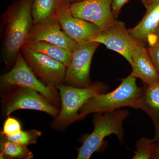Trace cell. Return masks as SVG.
Listing matches in <instances>:
<instances>
[{
    "instance_id": "277c9868",
    "label": "cell",
    "mask_w": 159,
    "mask_h": 159,
    "mask_svg": "<svg viewBox=\"0 0 159 159\" xmlns=\"http://www.w3.org/2000/svg\"><path fill=\"white\" fill-rule=\"evenodd\" d=\"M106 88L101 83L93 84L85 88L60 84L57 89L59 91L61 107L56 118V123L64 125L79 120L78 112L83 106L95 95L104 93Z\"/></svg>"
},
{
    "instance_id": "2e32d148",
    "label": "cell",
    "mask_w": 159,
    "mask_h": 159,
    "mask_svg": "<svg viewBox=\"0 0 159 159\" xmlns=\"http://www.w3.org/2000/svg\"><path fill=\"white\" fill-rule=\"evenodd\" d=\"M24 45L60 61L66 68L70 65L73 55V52L71 51L54 44L43 41L26 43Z\"/></svg>"
},
{
    "instance_id": "7402d4cb",
    "label": "cell",
    "mask_w": 159,
    "mask_h": 159,
    "mask_svg": "<svg viewBox=\"0 0 159 159\" xmlns=\"http://www.w3.org/2000/svg\"><path fill=\"white\" fill-rule=\"evenodd\" d=\"M147 49L152 62L159 74V42L149 44V47Z\"/></svg>"
},
{
    "instance_id": "ffe728a7",
    "label": "cell",
    "mask_w": 159,
    "mask_h": 159,
    "mask_svg": "<svg viewBox=\"0 0 159 159\" xmlns=\"http://www.w3.org/2000/svg\"><path fill=\"white\" fill-rule=\"evenodd\" d=\"M41 132L36 129L23 131L18 134L10 137H6L9 141L27 146L36 144L38 139L41 136Z\"/></svg>"
},
{
    "instance_id": "5b68a950",
    "label": "cell",
    "mask_w": 159,
    "mask_h": 159,
    "mask_svg": "<svg viewBox=\"0 0 159 159\" xmlns=\"http://www.w3.org/2000/svg\"><path fill=\"white\" fill-rule=\"evenodd\" d=\"M1 84L4 87L29 88L42 94L54 104H57L59 102L56 89L45 85L39 80L20 53L18 54L12 70L1 76Z\"/></svg>"
},
{
    "instance_id": "d4e9b609",
    "label": "cell",
    "mask_w": 159,
    "mask_h": 159,
    "mask_svg": "<svg viewBox=\"0 0 159 159\" xmlns=\"http://www.w3.org/2000/svg\"><path fill=\"white\" fill-rule=\"evenodd\" d=\"M152 159H159V144L156 145L155 149Z\"/></svg>"
},
{
    "instance_id": "4fadbf2b",
    "label": "cell",
    "mask_w": 159,
    "mask_h": 159,
    "mask_svg": "<svg viewBox=\"0 0 159 159\" xmlns=\"http://www.w3.org/2000/svg\"><path fill=\"white\" fill-rule=\"evenodd\" d=\"M132 72L130 74L139 78L143 84H149L159 82V74L148 52L144 45L139 43L134 49L131 54Z\"/></svg>"
},
{
    "instance_id": "9c48e42d",
    "label": "cell",
    "mask_w": 159,
    "mask_h": 159,
    "mask_svg": "<svg viewBox=\"0 0 159 159\" xmlns=\"http://www.w3.org/2000/svg\"><path fill=\"white\" fill-rule=\"evenodd\" d=\"M51 103L37 91L29 88L17 86L16 89L7 99L4 112L8 116L18 110H33L44 112L57 118L60 111Z\"/></svg>"
},
{
    "instance_id": "ac0fdd59",
    "label": "cell",
    "mask_w": 159,
    "mask_h": 159,
    "mask_svg": "<svg viewBox=\"0 0 159 159\" xmlns=\"http://www.w3.org/2000/svg\"><path fill=\"white\" fill-rule=\"evenodd\" d=\"M1 159H31L34 157L27 146L11 142L2 135Z\"/></svg>"
},
{
    "instance_id": "484cf974",
    "label": "cell",
    "mask_w": 159,
    "mask_h": 159,
    "mask_svg": "<svg viewBox=\"0 0 159 159\" xmlns=\"http://www.w3.org/2000/svg\"><path fill=\"white\" fill-rule=\"evenodd\" d=\"M155 1H156V0H141V2H142V4L144 5V6H145L148 5V4H150L152 2H154Z\"/></svg>"
},
{
    "instance_id": "603a6c76",
    "label": "cell",
    "mask_w": 159,
    "mask_h": 159,
    "mask_svg": "<svg viewBox=\"0 0 159 159\" xmlns=\"http://www.w3.org/2000/svg\"><path fill=\"white\" fill-rule=\"evenodd\" d=\"M129 0H112L111 10L114 17L116 18L123 6Z\"/></svg>"
},
{
    "instance_id": "44dd1931",
    "label": "cell",
    "mask_w": 159,
    "mask_h": 159,
    "mask_svg": "<svg viewBox=\"0 0 159 159\" xmlns=\"http://www.w3.org/2000/svg\"><path fill=\"white\" fill-rule=\"evenodd\" d=\"M21 129V125L18 120L13 117L8 116L3 125L2 134L5 136L10 137L20 133Z\"/></svg>"
},
{
    "instance_id": "ba28073f",
    "label": "cell",
    "mask_w": 159,
    "mask_h": 159,
    "mask_svg": "<svg viewBox=\"0 0 159 159\" xmlns=\"http://www.w3.org/2000/svg\"><path fill=\"white\" fill-rule=\"evenodd\" d=\"M90 41L102 44L119 53L131 65L132 52L139 43L126 29L125 23L116 20L106 29L100 30Z\"/></svg>"
},
{
    "instance_id": "e0dca14e",
    "label": "cell",
    "mask_w": 159,
    "mask_h": 159,
    "mask_svg": "<svg viewBox=\"0 0 159 159\" xmlns=\"http://www.w3.org/2000/svg\"><path fill=\"white\" fill-rule=\"evenodd\" d=\"M63 0H33V25L57 19V12Z\"/></svg>"
},
{
    "instance_id": "8fae6325",
    "label": "cell",
    "mask_w": 159,
    "mask_h": 159,
    "mask_svg": "<svg viewBox=\"0 0 159 159\" xmlns=\"http://www.w3.org/2000/svg\"><path fill=\"white\" fill-rule=\"evenodd\" d=\"M57 18L66 34L77 43L90 41L100 30L93 23L74 16L70 4L65 0L60 6Z\"/></svg>"
},
{
    "instance_id": "9a60e30c",
    "label": "cell",
    "mask_w": 159,
    "mask_h": 159,
    "mask_svg": "<svg viewBox=\"0 0 159 159\" xmlns=\"http://www.w3.org/2000/svg\"><path fill=\"white\" fill-rule=\"evenodd\" d=\"M138 109L144 111L153 121L156 134L154 141L159 139V82L144 84Z\"/></svg>"
},
{
    "instance_id": "6da1fadb",
    "label": "cell",
    "mask_w": 159,
    "mask_h": 159,
    "mask_svg": "<svg viewBox=\"0 0 159 159\" xmlns=\"http://www.w3.org/2000/svg\"><path fill=\"white\" fill-rule=\"evenodd\" d=\"M33 0H17L9 6L1 17L4 28L2 54L9 63L16 59L33 25L31 11Z\"/></svg>"
},
{
    "instance_id": "52a82bcc",
    "label": "cell",
    "mask_w": 159,
    "mask_h": 159,
    "mask_svg": "<svg viewBox=\"0 0 159 159\" xmlns=\"http://www.w3.org/2000/svg\"><path fill=\"white\" fill-rule=\"evenodd\" d=\"M21 51L34 74L47 85L57 89L62 84L67 69L63 64L25 45L22 47Z\"/></svg>"
},
{
    "instance_id": "cb8c5ba5",
    "label": "cell",
    "mask_w": 159,
    "mask_h": 159,
    "mask_svg": "<svg viewBox=\"0 0 159 159\" xmlns=\"http://www.w3.org/2000/svg\"><path fill=\"white\" fill-rule=\"evenodd\" d=\"M156 42H159V24L156 30L154 33L153 36L149 42V44Z\"/></svg>"
},
{
    "instance_id": "7a4b0ae2",
    "label": "cell",
    "mask_w": 159,
    "mask_h": 159,
    "mask_svg": "<svg viewBox=\"0 0 159 159\" xmlns=\"http://www.w3.org/2000/svg\"><path fill=\"white\" fill-rule=\"evenodd\" d=\"M120 85L107 93H99L90 98L80 110L79 120L93 113L112 111L122 107L138 109L143 88L137 85L131 75L121 80Z\"/></svg>"
},
{
    "instance_id": "8992f818",
    "label": "cell",
    "mask_w": 159,
    "mask_h": 159,
    "mask_svg": "<svg viewBox=\"0 0 159 159\" xmlns=\"http://www.w3.org/2000/svg\"><path fill=\"white\" fill-rule=\"evenodd\" d=\"M100 44L94 42L78 43L73 52L72 59L66 71L63 82L66 84L78 88L91 85L90 70L92 58Z\"/></svg>"
},
{
    "instance_id": "30bf717a",
    "label": "cell",
    "mask_w": 159,
    "mask_h": 159,
    "mask_svg": "<svg viewBox=\"0 0 159 159\" xmlns=\"http://www.w3.org/2000/svg\"><path fill=\"white\" fill-rule=\"evenodd\" d=\"M112 0H84L70 4L75 17L93 24L100 30L106 29L115 21L111 10Z\"/></svg>"
},
{
    "instance_id": "4316f807",
    "label": "cell",
    "mask_w": 159,
    "mask_h": 159,
    "mask_svg": "<svg viewBox=\"0 0 159 159\" xmlns=\"http://www.w3.org/2000/svg\"><path fill=\"white\" fill-rule=\"evenodd\" d=\"M69 4H73L74 3L78 2H81V1H84V0H65Z\"/></svg>"
},
{
    "instance_id": "d6986e66",
    "label": "cell",
    "mask_w": 159,
    "mask_h": 159,
    "mask_svg": "<svg viewBox=\"0 0 159 159\" xmlns=\"http://www.w3.org/2000/svg\"><path fill=\"white\" fill-rule=\"evenodd\" d=\"M153 139H150L146 137H142L139 139L136 143V151L133 159H152L156 144L154 143Z\"/></svg>"
},
{
    "instance_id": "3957f363",
    "label": "cell",
    "mask_w": 159,
    "mask_h": 159,
    "mask_svg": "<svg viewBox=\"0 0 159 159\" xmlns=\"http://www.w3.org/2000/svg\"><path fill=\"white\" fill-rule=\"evenodd\" d=\"M129 116L128 110L119 109L104 113H96L93 117L94 128L78 149L77 159H89L101 148L107 137L116 135L122 142L124 136L123 122Z\"/></svg>"
},
{
    "instance_id": "5bb4252c",
    "label": "cell",
    "mask_w": 159,
    "mask_h": 159,
    "mask_svg": "<svg viewBox=\"0 0 159 159\" xmlns=\"http://www.w3.org/2000/svg\"><path fill=\"white\" fill-rule=\"evenodd\" d=\"M145 16L132 29L129 30L130 35L142 44L149 43L159 24V0L145 6Z\"/></svg>"
},
{
    "instance_id": "7c38bea8",
    "label": "cell",
    "mask_w": 159,
    "mask_h": 159,
    "mask_svg": "<svg viewBox=\"0 0 159 159\" xmlns=\"http://www.w3.org/2000/svg\"><path fill=\"white\" fill-rule=\"evenodd\" d=\"M43 41L74 52L78 43L71 39L62 30L57 19L32 26L26 43Z\"/></svg>"
}]
</instances>
